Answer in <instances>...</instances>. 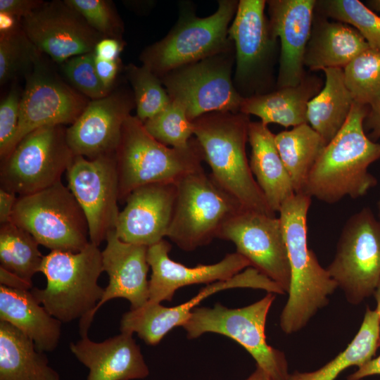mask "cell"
Returning <instances> with one entry per match:
<instances>
[{
	"label": "cell",
	"mask_w": 380,
	"mask_h": 380,
	"mask_svg": "<svg viewBox=\"0 0 380 380\" xmlns=\"http://www.w3.org/2000/svg\"><path fill=\"white\" fill-rule=\"evenodd\" d=\"M367 106L354 102L343 127L323 149L308 179L305 194L326 203L365 196L378 183L368 168L380 159V143L365 132Z\"/></svg>",
	"instance_id": "obj_1"
},
{
	"label": "cell",
	"mask_w": 380,
	"mask_h": 380,
	"mask_svg": "<svg viewBox=\"0 0 380 380\" xmlns=\"http://www.w3.org/2000/svg\"><path fill=\"white\" fill-rule=\"evenodd\" d=\"M311 197L296 194L280 208L279 220L286 245L291 271L288 300L279 317L286 334L299 331L329 303L336 283L319 263L308 244V213Z\"/></svg>",
	"instance_id": "obj_2"
},
{
	"label": "cell",
	"mask_w": 380,
	"mask_h": 380,
	"mask_svg": "<svg viewBox=\"0 0 380 380\" xmlns=\"http://www.w3.org/2000/svg\"><path fill=\"white\" fill-rule=\"evenodd\" d=\"M193 122L194 134L211 169V177L243 208L275 215L258 185L246 152L249 115L213 112Z\"/></svg>",
	"instance_id": "obj_3"
},
{
	"label": "cell",
	"mask_w": 380,
	"mask_h": 380,
	"mask_svg": "<svg viewBox=\"0 0 380 380\" xmlns=\"http://www.w3.org/2000/svg\"><path fill=\"white\" fill-rule=\"evenodd\" d=\"M119 177V202L134 189L150 184L176 182L202 167L204 157L196 139L186 148L167 146L153 138L144 123L130 115L115 153Z\"/></svg>",
	"instance_id": "obj_4"
},
{
	"label": "cell",
	"mask_w": 380,
	"mask_h": 380,
	"mask_svg": "<svg viewBox=\"0 0 380 380\" xmlns=\"http://www.w3.org/2000/svg\"><path fill=\"white\" fill-rule=\"evenodd\" d=\"M103 272L102 251L91 242L77 253L51 251L44 256L40 272L46 279L44 289L30 291L48 312L61 322L84 321L101 299L98 284Z\"/></svg>",
	"instance_id": "obj_5"
},
{
	"label": "cell",
	"mask_w": 380,
	"mask_h": 380,
	"mask_svg": "<svg viewBox=\"0 0 380 380\" xmlns=\"http://www.w3.org/2000/svg\"><path fill=\"white\" fill-rule=\"evenodd\" d=\"M238 4L220 0L216 11L205 18L183 8L172 30L141 53L142 65L160 78L174 69L232 49L228 30Z\"/></svg>",
	"instance_id": "obj_6"
},
{
	"label": "cell",
	"mask_w": 380,
	"mask_h": 380,
	"mask_svg": "<svg viewBox=\"0 0 380 380\" xmlns=\"http://www.w3.org/2000/svg\"><path fill=\"white\" fill-rule=\"evenodd\" d=\"M175 184L177 196L167 237L185 251L218 238L224 224L244 209L203 167L185 175Z\"/></svg>",
	"instance_id": "obj_7"
},
{
	"label": "cell",
	"mask_w": 380,
	"mask_h": 380,
	"mask_svg": "<svg viewBox=\"0 0 380 380\" xmlns=\"http://www.w3.org/2000/svg\"><path fill=\"white\" fill-rule=\"evenodd\" d=\"M275 296L267 293L249 305L229 308L217 303L213 308H195L182 326L189 339L205 333H215L232 338L253 357L256 366L273 380H286L289 366L284 353L266 341L265 324Z\"/></svg>",
	"instance_id": "obj_8"
},
{
	"label": "cell",
	"mask_w": 380,
	"mask_h": 380,
	"mask_svg": "<svg viewBox=\"0 0 380 380\" xmlns=\"http://www.w3.org/2000/svg\"><path fill=\"white\" fill-rule=\"evenodd\" d=\"M11 222L51 251L77 253L90 243L85 215L61 181L18 196Z\"/></svg>",
	"instance_id": "obj_9"
},
{
	"label": "cell",
	"mask_w": 380,
	"mask_h": 380,
	"mask_svg": "<svg viewBox=\"0 0 380 380\" xmlns=\"http://www.w3.org/2000/svg\"><path fill=\"white\" fill-rule=\"evenodd\" d=\"M327 270L349 303L374 295L380 282V222L369 208L348 219Z\"/></svg>",
	"instance_id": "obj_10"
},
{
	"label": "cell",
	"mask_w": 380,
	"mask_h": 380,
	"mask_svg": "<svg viewBox=\"0 0 380 380\" xmlns=\"http://www.w3.org/2000/svg\"><path fill=\"white\" fill-rule=\"evenodd\" d=\"M75 155L63 125L37 129L25 136L1 160V187L19 196L61 181Z\"/></svg>",
	"instance_id": "obj_11"
},
{
	"label": "cell",
	"mask_w": 380,
	"mask_h": 380,
	"mask_svg": "<svg viewBox=\"0 0 380 380\" xmlns=\"http://www.w3.org/2000/svg\"><path fill=\"white\" fill-rule=\"evenodd\" d=\"M234 58L232 49L174 69L160 80L191 121L213 112H240L244 98L232 77Z\"/></svg>",
	"instance_id": "obj_12"
},
{
	"label": "cell",
	"mask_w": 380,
	"mask_h": 380,
	"mask_svg": "<svg viewBox=\"0 0 380 380\" xmlns=\"http://www.w3.org/2000/svg\"><path fill=\"white\" fill-rule=\"evenodd\" d=\"M266 2L239 1L228 30L235 50L233 82L243 98L269 92L277 39L265 13Z\"/></svg>",
	"instance_id": "obj_13"
},
{
	"label": "cell",
	"mask_w": 380,
	"mask_h": 380,
	"mask_svg": "<svg viewBox=\"0 0 380 380\" xmlns=\"http://www.w3.org/2000/svg\"><path fill=\"white\" fill-rule=\"evenodd\" d=\"M66 177L68 187L85 215L89 241L99 246L115 229L120 212L115 153L94 159L75 156Z\"/></svg>",
	"instance_id": "obj_14"
},
{
	"label": "cell",
	"mask_w": 380,
	"mask_h": 380,
	"mask_svg": "<svg viewBox=\"0 0 380 380\" xmlns=\"http://www.w3.org/2000/svg\"><path fill=\"white\" fill-rule=\"evenodd\" d=\"M25 80L13 148L25 136L37 129L72 124L90 101L65 82L42 56Z\"/></svg>",
	"instance_id": "obj_15"
},
{
	"label": "cell",
	"mask_w": 380,
	"mask_h": 380,
	"mask_svg": "<svg viewBox=\"0 0 380 380\" xmlns=\"http://www.w3.org/2000/svg\"><path fill=\"white\" fill-rule=\"evenodd\" d=\"M218 238L232 241L251 267L289 293L291 271L279 217L243 209L224 224Z\"/></svg>",
	"instance_id": "obj_16"
},
{
	"label": "cell",
	"mask_w": 380,
	"mask_h": 380,
	"mask_svg": "<svg viewBox=\"0 0 380 380\" xmlns=\"http://www.w3.org/2000/svg\"><path fill=\"white\" fill-rule=\"evenodd\" d=\"M21 27L42 54L60 65L72 57L94 51L103 37L65 0L43 2L21 20Z\"/></svg>",
	"instance_id": "obj_17"
},
{
	"label": "cell",
	"mask_w": 380,
	"mask_h": 380,
	"mask_svg": "<svg viewBox=\"0 0 380 380\" xmlns=\"http://www.w3.org/2000/svg\"><path fill=\"white\" fill-rule=\"evenodd\" d=\"M234 288L259 289L267 293L284 294L277 283L254 267H248L227 280L208 284L196 296L181 305L165 307L160 303H146L139 309L130 310L122 316L120 331L136 333L146 344L157 345L172 329L182 327L202 300L215 293Z\"/></svg>",
	"instance_id": "obj_18"
},
{
	"label": "cell",
	"mask_w": 380,
	"mask_h": 380,
	"mask_svg": "<svg viewBox=\"0 0 380 380\" xmlns=\"http://www.w3.org/2000/svg\"><path fill=\"white\" fill-rule=\"evenodd\" d=\"M135 107L133 94L125 89L90 100L82 113L66 127L68 144L75 156L94 159L114 154L124 123Z\"/></svg>",
	"instance_id": "obj_19"
},
{
	"label": "cell",
	"mask_w": 380,
	"mask_h": 380,
	"mask_svg": "<svg viewBox=\"0 0 380 380\" xmlns=\"http://www.w3.org/2000/svg\"><path fill=\"white\" fill-rule=\"evenodd\" d=\"M106 246L102 251L103 272L109 281L103 295L87 319L80 323L81 336H88V330L99 309L107 301L125 298L130 303V310L143 307L148 300L147 274L148 247L121 241L112 231L106 239Z\"/></svg>",
	"instance_id": "obj_20"
},
{
	"label": "cell",
	"mask_w": 380,
	"mask_h": 380,
	"mask_svg": "<svg viewBox=\"0 0 380 380\" xmlns=\"http://www.w3.org/2000/svg\"><path fill=\"white\" fill-rule=\"evenodd\" d=\"M171 247L165 239L148 247L147 260L151 275L147 303L171 301L175 291L182 287L227 280L251 267L250 262L237 252L227 254L215 264L186 267L170 259Z\"/></svg>",
	"instance_id": "obj_21"
},
{
	"label": "cell",
	"mask_w": 380,
	"mask_h": 380,
	"mask_svg": "<svg viewBox=\"0 0 380 380\" xmlns=\"http://www.w3.org/2000/svg\"><path fill=\"white\" fill-rule=\"evenodd\" d=\"M177 188L175 182L154 183L134 189L120 212L115 232L122 241L153 245L167 236L172 221Z\"/></svg>",
	"instance_id": "obj_22"
},
{
	"label": "cell",
	"mask_w": 380,
	"mask_h": 380,
	"mask_svg": "<svg viewBox=\"0 0 380 380\" xmlns=\"http://www.w3.org/2000/svg\"><path fill=\"white\" fill-rule=\"evenodd\" d=\"M316 0L267 1L272 35L281 49L277 88L295 86L305 77L304 56L309 41Z\"/></svg>",
	"instance_id": "obj_23"
},
{
	"label": "cell",
	"mask_w": 380,
	"mask_h": 380,
	"mask_svg": "<svg viewBox=\"0 0 380 380\" xmlns=\"http://www.w3.org/2000/svg\"><path fill=\"white\" fill-rule=\"evenodd\" d=\"M133 334L121 332L101 342L88 336L70 343V350L89 369L87 380L143 379L149 374Z\"/></svg>",
	"instance_id": "obj_24"
},
{
	"label": "cell",
	"mask_w": 380,
	"mask_h": 380,
	"mask_svg": "<svg viewBox=\"0 0 380 380\" xmlns=\"http://www.w3.org/2000/svg\"><path fill=\"white\" fill-rule=\"evenodd\" d=\"M369 48L367 42L354 27L343 23L329 21L318 14L314 16L304 65L312 71L343 69Z\"/></svg>",
	"instance_id": "obj_25"
},
{
	"label": "cell",
	"mask_w": 380,
	"mask_h": 380,
	"mask_svg": "<svg viewBox=\"0 0 380 380\" xmlns=\"http://www.w3.org/2000/svg\"><path fill=\"white\" fill-rule=\"evenodd\" d=\"M274 134L267 125L251 122L248 142L252 174L270 209L279 213L282 205L296 194L289 173L281 159Z\"/></svg>",
	"instance_id": "obj_26"
},
{
	"label": "cell",
	"mask_w": 380,
	"mask_h": 380,
	"mask_svg": "<svg viewBox=\"0 0 380 380\" xmlns=\"http://www.w3.org/2000/svg\"><path fill=\"white\" fill-rule=\"evenodd\" d=\"M322 87L321 78L305 75L297 85L244 98L240 112L258 117L265 125L276 123L286 128L294 127L308 123V104Z\"/></svg>",
	"instance_id": "obj_27"
},
{
	"label": "cell",
	"mask_w": 380,
	"mask_h": 380,
	"mask_svg": "<svg viewBox=\"0 0 380 380\" xmlns=\"http://www.w3.org/2000/svg\"><path fill=\"white\" fill-rule=\"evenodd\" d=\"M0 321L23 332L39 351L51 352L58 345L62 322L48 312L30 290L0 286Z\"/></svg>",
	"instance_id": "obj_28"
},
{
	"label": "cell",
	"mask_w": 380,
	"mask_h": 380,
	"mask_svg": "<svg viewBox=\"0 0 380 380\" xmlns=\"http://www.w3.org/2000/svg\"><path fill=\"white\" fill-rule=\"evenodd\" d=\"M0 380H61L44 352L17 328L0 321Z\"/></svg>",
	"instance_id": "obj_29"
},
{
	"label": "cell",
	"mask_w": 380,
	"mask_h": 380,
	"mask_svg": "<svg viewBox=\"0 0 380 380\" xmlns=\"http://www.w3.org/2000/svg\"><path fill=\"white\" fill-rule=\"evenodd\" d=\"M324 84L308 104V124L327 144L346 122L354 100L344 77L343 69L323 70Z\"/></svg>",
	"instance_id": "obj_30"
},
{
	"label": "cell",
	"mask_w": 380,
	"mask_h": 380,
	"mask_svg": "<svg viewBox=\"0 0 380 380\" xmlns=\"http://www.w3.org/2000/svg\"><path fill=\"white\" fill-rule=\"evenodd\" d=\"M274 140L295 194H305L309 175L326 142L308 123L280 132Z\"/></svg>",
	"instance_id": "obj_31"
},
{
	"label": "cell",
	"mask_w": 380,
	"mask_h": 380,
	"mask_svg": "<svg viewBox=\"0 0 380 380\" xmlns=\"http://www.w3.org/2000/svg\"><path fill=\"white\" fill-rule=\"evenodd\" d=\"M379 347L380 317L367 306L357 334L343 351L315 371L289 373L286 380H335L346 369L373 359Z\"/></svg>",
	"instance_id": "obj_32"
},
{
	"label": "cell",
	"mask_w": 380,
	"mask_h": 380,
	"mask_svg": "<svg viewBox=\"0 0 380 380\" xmlns=\"http://www.w3.org/2000/svg\"><path fill=\"white\" fill-rule=\"evenodd\" d=\"M39 243L26 230L12 222L0 227V267L32 284V279L40 272L44 256Z\"/></svg>",
	"instance_id": "obj_33"
},
{
	"label": "cell",
	"mask_w": 380,
	"mask_h": 380,
	"mask_svg": "<svg viewBox=\"0 0 380 380\" xmlns=\"http://www.w3.org/2000/svg\"><path fill=\"white\" fill-rule=\"evenodd\" d=\"M354 102L367 106L369 116H380V51L365 50L343 68Z\"/></svg>",
	"instance_id": "obj_34"
},
{
	"label": "cell",
	"mask_w": 380,
	"mask_h": 380,
	"mask_svg": "<svg viewBox=\"0 0 380 380\" xmlns=\"http://www.w3.org/2000/svg\"><path fill=\"white\" fill-rule=\"evenodd\" d=\"M319 14L354 27L371 49L380 51V16L358 0L317 1Z\"/></svg>",
	"instance_id": "obj_35"
},
{
	"label": "cell",
	"mask_w": 380,
	"mask_h": 380,
	"mask_svg": "<svg viewBox=\"0 0 380 380\" xmlns=\"http://www.w3.org/2000/svg\"><path fill=\"white\" fill-rule=\"evenodd\" d=\"M42 53L28 39L22 27L0 34V84L27 75Z\"/></svg>",
	"instance_id": "obj_36"
},
{
	"label": "cell",
	"mask_w": 380,
	"mask_h": 380,
	"mask_svg": "<svg viewBox=\"0 0 380 380\" xmlns=\"http://www.w3.org/2000/svg\"><path fill=\"white\" fill-rule=\"evenodd\" d=\"M125 71L133 89L136 116L144 123L162 111L171 99L160 78L146 66L129 64Z\"/></svg>",
	"instance_id": "obj_37"
},
{
	"label": "cell",
	"mask_w": 380,
	"mask_h": 380,
	"mask_svg": "<svg viewBox=\"0 0 380 380\" xmlns=\"http://www.w3.org/2000/svg\"><path fill=\"white\" fill-rule=\"evenodd\" d=\"M144 125L147 132L161 144L172 148L189 146L194 134L193 122L177 103H170Z\"/></svg>",
	"instance_id": "obj_38"
},
{
	"label": "cell",
	"mask_w": 380,
	"mask_h": 380,
	"mask_svg": "<svg viewBox=\"0 0 380 380\" xmlns=\"http://www.w3.org/2000/svg\"><path fill=\"white\" fill-rule=\"evenodd\" d=\"M94 52L72 57L61 64V70L70 84L80 93L94 100L107 96L108 89L97 75Z\"/></svg>",
	"instance_id": "obj_39"
},
{
	"label": "cell",
	"mask_w": 380,
	"mask_h": 380,
	"mask_svg": "<svg viewBox=\"0 0 380 380\" xmlns=\"http://www.w3.org/2000/svg\"><path fill=\"white\" fill-rule=\"evenodd\" d=\"M103 37L122 40L123 25L115 9L106 0H65Z\"/></svg>",
	"instance_id": "obj_40"
},
{
	"label": "cell",
	"mask_w": 380,
	"mask_h": 380,
	"mask_svg": "<svg viewBox=\"0 0 380 380\" xmlns=\"http://www.w3.org/2000/svg\"><path fill=\"white\" fill-rule=\"evenodd\" d=\"M22 94L13 84L0 103V158H5L13 149L18 131Z\"/></svg>",
	"instance_id": "obj_41"
},
{
	"label": "cell",
	"mask_w": 380,
	"mask_h": 380,
	"mask_svg": "<svg viewBox=\"0 0 380 380\" xmlns=\"http://www.w3.org/2000/svg\"><path fill=\"white\" fill-rule=\"evenodd\" d=\"M43 2L39 0H1L0 12L11 14L22 20L35 11Z\"/></svg>",
	"instance_id": "obj_42"
},
{
	"label": "cell",
	"mask_w": 380,
	"mask_h": 380,
	"mask_svg": "<svg viewBox=\"0 0 380 380\" xmlns=\"http://www.w3.org/2000/svg\"><path fill=\"white\" fill-rule=\"evenodd\" d=\"M94 63L97 75L103 84L108 89L113 90V87L120 70V59L108 61L95 56Z\"/></svg>",
	"instance_id": "obj_43"
},
{
	"label": "cell",
	"mask_w": 380,
	"mask_h": 380,
	"mask_svg": "<svg viewBox=\"0 0 380 380\" xmlns=\"http://www.w3.org/2000/svg\"><path fill=\"white\" fill-rule=\"evenodd\" d=\"M123 42L115 38L103 37L96 44L94 52L96 56L108 61L119 60L123 49Z\"/></svg>",
	"instance_id": "obj_44"
},
{
	"label": "cell",
	"mask_w": 380,
	"mask_h": 380,
	"mask_svg": "<svg viewBox=\"0 0 380 380\" xmlns=\"http://www.w3.org/2000/svg\"><path fill=\"white\" fill-rule=\"evenodd\" d=\"M17 198L15 194L0 188V224L11 221Z\"/></svg>",
	"instance_id": "obj_45"
},
{
	"label": "cell",
	"mask_w": 380,
	"mask_h": 380,
	"mask_svg": "<svg viewBox=\"0 0 380 380\" xmlns=\"http://www.w3.org/2000/svg\"><path fill=\"white\" fill-rule=\"evenodd\" d=\"M0 283L1 285L6 287L20 290H31L33 288L32 284L25 281L1 267H0Z\"/></svg>",
	"instance_id": "obj_46"
},
{
	"label": "cell",
	"mask_w": 380,
	"mask_h": 380,
	"mask_svg": "<svg viewBox=\"0 0 380 380\" xmlns=\"http://www.w3.org/2000/svg\"><path fill=\"white\" fill-rule=\"evenodd\" d=\"M376 374L380 375V355L358 367L354 373L347 376V380H360Z\"/></svg>",
	"instance_id": "obj_47"
},
{
	"label": "cell",
	"mask_w": 380,
	"mask_h": 380,
	"mask_svg": "<svg viewBox=\"0 0 380 380\" xmlns=\"http://www.w3.org/2000/svg\"><path fill=\"white\" fill-rule=\"evenodd\" d=\"M21 27V20L15 16L0 12V34L13 32Z\"/></svg>",
	"instance_id": "obj_48"
},
{
	"label": "cell",
	"mask_w": 380,
	"mask_h": 380,
	"mask_svg": "<svg viewBox=\"0 0 380 380\" xmlns=\"http://www.w3.org/2000/svg\"><path fill=\"white\" fill-rule=\"evenodd\" d=\"M365 127L370 130L369 137L375 141L380 139V116H369L367 115L365 122Z\"/></svg>",
	"instance_id": "obj_49"
},
{
	"label": "cell",
	"mask_w": 380,
	"mask_h": 380,
	"mask_svg": "<svg viewBox=\"0 0 380 380\" xmlns=\"http://www.w3.org/2000/svg\"><path fill=\"white\" fill-rule=\"evenodd\" d=\"M245 380H273L271 376L260 367L256 366L255 371Z\"/></svg>",
	"instance_id": "obj_50"
},
{
	"label": "cell",
	"mask_w": 380,
	"mask_h": 380,
	"mask_svg": "<svg viewBox=\"0 0 380 380\" xmlns=\"http://www.w3.org/2000/svg\"><path fill=\"white\" fill-rule=\"evenodd\" d=\"M367 6L374 12H378L380 13V0L367 1Z\"/></svg>",
	"instance_id": "obj_51"
},
{
	"label": "cell",
	"mask_w": 380,
	"mask_h": 380,
	"mask_svg": "<svg viewBox=\"0 0 380 380\" xmlns=\"http://www.w3.org/2000/svg\"><path fill=\"white\" fill-rule=\"evenodd\" d=\"M374 298L376 300V305L375 310L379 313V317H380V282L374 293Z\"/></svg>",
	"instance_id": "obj_52"
},
{
	"label": "cell",
	"mask_w": 380,
	"mask_h": 380,
	"mask_svg": "<svg viewBox=\"0 0 380 380\" xmlns=\"http://www.w3.org/2000/svg\"><path fill=\"white\" fill-rule=\"evenodd\" d=\"M377 209H378V220L380 222V194H379V198L377 202Z\"/></svg>",
	"instance_id": "obj_53"
}]
</instances>
